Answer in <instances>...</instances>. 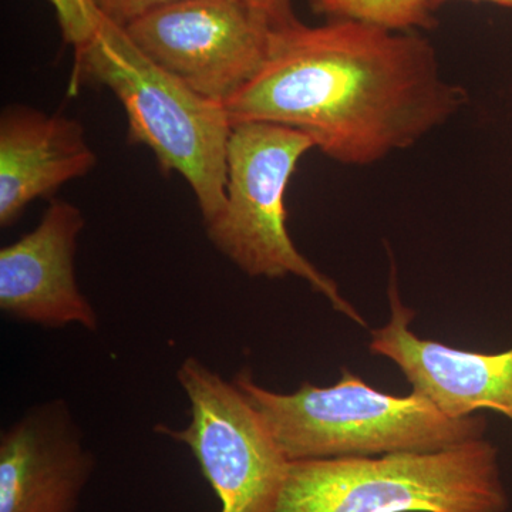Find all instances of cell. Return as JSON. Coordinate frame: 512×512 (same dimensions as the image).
<instances>
[{
	"instance_id": "obj_1",
	"label": "cell",
	"mask_w": 512,
	"mask_h": 512,
	"mask_svg": "<svg viewBox=\"0 0 512 512\" xmlns=\"http://www.w3.org/2000/svg\"><path fill=\"white\" fill-rule=\"evenodd\" d=\"M466 89L419 32L359 20H301L272 30L258 73L225 101L232 126L281 124L330 160L365 167L412 148L457 116Z\"/></svg>"
},
{
	"instance_id": "obj_2",
	"label": "cell",
	"mask_w": 512,
	"mask_h": 512,
	"mask_svg": "<svg viewBox=\"0 0 512 512\" xmlns=\"http://www.w3.org/2000/svg\"><path fill=\"white\" fill-rule=\"evenodd\" d=\"M289 461L434 453L485 439L483 416L451 419L416 393L379 392L349 370L339 383H303L291 394L259 386L248 369L232 379Z\"/></svg>"
},
{
	"instance_id": "obj_3",
	"label": "cell",
	"mask_w": 512,
	"mask_h": 512,
	"mask_svg": "<svg viewBox=\"0 0 512 512\" xmlns=\"http://www.w3.org/2000/svg\"><path fill=\"white\" fill-rule=\"evenodd\" d=\"M107 87L126 110L130 141L143 144L165 173L190 185L205 225L224 211L232 124L212 101L148 59L126 30L104 19L96 36L74 55L72 83Z\"/></svg>"
},
{
	"instance_id": "obj_4",
	"label": "cell",
	"mask_w": 512,
	"mask_h": 512,
	"mask_svg": "<svg viewBox=\"0 0 512 512\" xmlns=\"http://www.w3.org/2000/svg\"><path fill=\"white\" fill-rule=\"evenodd\" d=\"M490 440L434 453L291 461L272 512H505Z\"/></svg>"
},
{
	"instance_id": "obj_5",
	"label": "cell",
	"mask_w": 512,
	"mask_h": 512,
	"mask_svg": "<svg viewBox=\"0 0 512 512\" xmlns=\"http://www.w3.org/2000/svg\"><path fill=\"white\" fill-rule=\"evenodd\" d=\"M311 138L281 124L248 121L232 126L228 141L224 211L205 225L208 238L251 278L295 276L325 296L333 309L366 326L339 286L293 244L286 228L285 194Z\"/></svg>"
},
{
	"instance_id": "obj_6",
	"label": "cell",
	"mask_w": 512,
	"mask_h": 512,
	"mask_svg": "<svg viewBox=\"0 0 512 512\" xmlns=\"http://www.w3.org/2000/svg\"><path fill=\"white\" fill-rule=\"evenodd\" d=\"M177 382L190 403V424H160L156 433L190 448L220 512H272L291 461L255 407L237 384L194 356L178 367Z\"/></svg>"
},
{
	"instance_id": "obj_7",
	"label": "cell",
	"mask_w": 512,
	"mask_h": 512,
	"mask_svg": "<svg viewBox=\"0 0 512 512\" xmlns=\"http://www.w3.org/2000/svg\"><path fill=\"white\" fill-rule=\"evenodd\" d=\"M123 29L148 59L221 104L261 69L272 32L242 0H178Z\"/></svg>"
},
{
	"instance_id": "obj_8",
	"label": "cell",
	"mask_w": 512,
	"mask_h": 512,
	"mask_svg": "<svg viewBox=\"0 0 512 512\" xmlns=\"http://www.w3.org/2000/svg\"><path fill=\"white\" fill-rule=\"evenodd\" d=\"M390 320L372 330L369 349L402 370L412 392L451 419L493 410L512 421V348L500 353L467 352L410 330L412 309L400 299L394 264L389 284Z\"/></svg>"
},
{
	"instance_id": "obj_9",
	"label": "cell",
	"mask_w": 512,
	"mask_h": 512,
	"mask_svg": "<svg viewBox=\"0 0 512 512\" xmlns=\"http://www.w3.org/2000/svg\"><path fill=\"white\" fill-rule=\"evenodd\" d=\"M84 225L76 205L53 201L33 231L0 249V311L43 328L99 329V315L76 278Z\"/></svg>"
},
{
	"instance_id": "obj_10",
	"label": "cell",
	"mask_w": 512,
	"mask_h": 512,
	"mask_svg": "<svg viewBox=\"0 0 512 512\" xmlns=\"http://www.w3.org/2000/svg\"><path fill=\"white\" fill-rule=\"evenodd\" d=\"M94 468L66 400L37 404L0 436V512H76Z\"/></svg>"
},
{
	"instance_id": "obj_11",
	"label": "cell",
	"mask_w": 512,
	"mask_h": 512,
	"mask_svg": "<svg viewBox=\"0 0 512 512\" xmlns=\"http://www.w3.org/2000/svg\"><path fill=\"white\" fill-rule=\"evenodd\" d=\"M96 164L80 121L8 107L0 119V227H12L33 201L52 197Z\"/></svg>"
},
{
	"instance_id": "obj_12",
	"label": "cell",
	"mask_w": 512,
	"mask_h": 512,
	"mask_svg": "<svg viewBox=\"0 0 512 512\" xmlns=\"http://www.w3.org/2000/svg\"><path fill=\"white\" fill-rule=\"evenodd\" d=\"M312 12L328 20L350 19L394 32L436 28L429 0H309Z\"/></svg>"
},
{
	"instance_id": "obj_13",
	"label": "cell",
	"mask_w": 512,
	"mask_h": 512,
	"mask_svg": "<svg viewBox=\"0 0 512 512\" xmlns=\"http://www.w3.org/2000/svg\"><path fill=\"white\" fill-rule=\"evenodd\" d=\"M64 42L73 47L74 55L92 42L103 23L94 0H50Z\"/></svg>"
},
{
	"instance_id": "obj_14",
	"label": "cell",
	"mask_w": 512,
	"mask_h": 512,
	"mask_svg": "<svg viewBox=\"0 0 512 512\" xmlns=\"http://www.w3.org/2000/svg\"><path fill=\"white\" fill-rule=\"evenodd\" d=\"M174 2L178 0H94L100 15L120 28Z\"/></svg>"
},
{
	"instance_id": "obj_15",
	"label": "cell",
	"mask_w": 512,
	"mask_h": 512,
	"mask_svg": "<svg viewBox=\"0 0 512 512\" xmlns=\"http://www.w3.org/2000/svg\"><path fill=\"white\" fill-rule=\"evenodd\" d=\"M271 30L282 29L295 23L293 0H242Z\"/></svg>"
},
{
	"instance_id": "obj_16",
	"label": "cell",
	"mask_w": 512,
	"mask_h": 512,
	"mask_svg": "<svg viewBox=\"0 0 512 512\" xmlns=\"http://www.w3.org/2000/svg\"><path fill=\"white\" fill-rule=\"evenodd\" d=\"M450 2H484L493 3V5L503 6V8L512 9V0H429L431 9H439L440 6Z\"/></svg>"
}]
</instances>
